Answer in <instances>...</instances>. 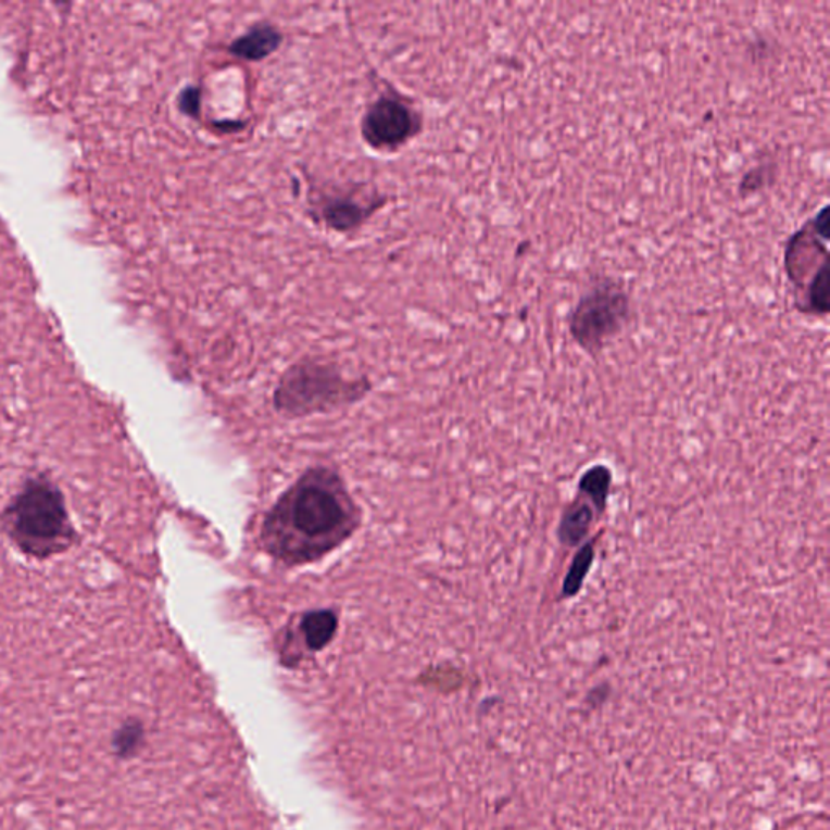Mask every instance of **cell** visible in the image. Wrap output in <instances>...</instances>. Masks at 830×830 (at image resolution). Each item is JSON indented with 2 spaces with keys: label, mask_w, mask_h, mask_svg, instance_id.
<instances>
[{
  "label": "cell",
  "mask_w": 830,
  "mask_h": 830,
  "mask_svg": "<svg viewBox=\"0 0 830 830\" xmlns=\"http://www.w3.org/2000/svg\"><path fill=\"white\" fill-rule=\"evenodd\" d=\"M420 130V114L397 93L380 95L362 115V138L377 151L400 150Z\"/></svg>",
  "instance_id": "5b68a950"
},
{
  "label": "cell",
  "mask_w": 830,
  "mask_h": 830,
  "mask_svg": "<svg viewBox=\"0 0 830 830\" xmlns=\"http://www.w3.org/2000/svg\"><path fill=\"white\" fill-rule=\"evenodd\" d=\"M336 629H338V617L331 611L309 612L301 621L305 644L312 651H319L328 645L335 638Z\"/></svg>",
  "instance_id": "30bf717a"
},
{
  "label": "cell",
  "mask_w": 830,
  "mask_h": 830,
  "mask_svg": "<svg viewBox=\"0 0 830 830\" xmlns=\"http://www.w3.org/2000/svg\"><path fill=\"white\" fill-rule=\"evenodd\" d=\"M177 105H179L183 114L189 115L192 118L200 117V111H202V91L199 87H186L179 93L177 98Z\"/></svg>",
  "instance_id": "5bb4252c"
},
{
  "label": "cell",
  "mask_w": 830,
  "mask_h": 830,
  "mask_svg": "<svg viewBox=\"0 0 830 830\" xmlns=\"http://www.w3.org/2000/svg\"><path fill=\"white\" fill-rule=\"evenodd\" d=\"M144 743V726L137 717L124 720L111 737L112 754L118 759L128 760L140 753Z\"/></svg>",
  "instance_id": "8fae6325"
},
{
  "label": "cell",
  "mask_w": 830,
  "mask_h": 830,
  "mask_svg": "<svg viewBox=\"0 0 830 830\" xmlns=\"http://www.w3.org/2000/svg\"><path fill=\"white\" fill-rule=\"evenodd\" d=\"M612 473L605 466H594L586 470L579 480L581 495L594 506L595 512L604 513L611 493Z\"/></svg>",
  "instance_id": "7c38bea8"
},
{
  "label": "cell",
  "mask_w": 830,
  "mask_h": 830,
  "mask_svg": "<svg viewBox=\"0 0 830 830\" xmlns=\"http://www.w3.org/2000/svg\"><path fill=\"white\" fill-rule=\"evenodd\" d=\"M3 532L10 542L36 559H48L77 539L64 495L48 477H33L3 510Z\"/></svg>",
  "instance_id": "7a4b0ae2"
},
{
  "label": "cell",
  "mask_w": 830,
  "mask_h": 830,
  "mask_svg": "<svg viewBox=\"0 0 830 830\" xmlns=\"http://www.w3.org/2000/svg\"><path fill=\"white\" fill-rule=\"evenodd\" d=\"M385 205L387 197L349 187L318 189L311 193L313 219L341 234L354 232Z\"/></svg>",
  "instance_id": "8992f818"
},
{
  "label": "cell",
  "mask_w": 830,
  "mask_h": 830,
  "mask_svg": "<svg viewBox=\"0 0 830 830\" xmlns=\"http://www.w3.org/2000/svg\"><path fill=\"white\" fill-rule=\"evenodd\" d=\"M592 562H594V546H592V543H588V545L582 546L576 553L571 568H569L568 575H566L565 584H563V595L565 598H573V595L581 591L586 576L591 571Z\"/></svg>",
  "instance_id": "4fadbf2b"
},
{
  "label": "cell",
  "mask_w": 830,
  "mask_h": 830,
  "mask_svg": "<svg viewBox=\"0 0 830 830\" xmlns=\"http://www.w3.org/2000/svg\"><path fill=\"white\" fill-rule=\"evenodd\" d=\"M365 390L367 385L348 380L335 365L304 361L282 375L275 404L282 413L305 415L357 400Z\"/></svg>",
  "instance_id": "3957f363"
},
{
  "label": "cell",
  "mask_w": 830,
  "mask_h": 830,
  "mask_svg": "<svg viewBox=\"0 0 830 830\" xmlns=\"http://www.w3.org/2000/svg\"><path fill=\"white\" fill-rule=\"evenodd\" d=\"M282 39L285 36L278 26L269 22H259L250 26L243 35L237 36L227 51L242 61L260 62L275 54L281 48Z\"/></svg>",
  "instance_id": "ba28073f"
},
{
  "label": "cell",
  "mask_w": 830,
  "mask_h": 830,
  "mask_svg": "<svg viewBox=\"0 0 830 830\" xmlns=\"http://www.w3.org/2000/svg\"><path fill=\"white\" fill-rule=\"evenodd\" d=\"M829 239V206H822V210L815 217L808 221L802 229L796 230L789 239L785 249V272L790 281L795 285L796 299L806 291L812 275L809 269L821 268L828 265V247L826 242Z\"/></svg>",
  "instance_id": "52a82bcc"
},
{
  "label": "cell",
  "mask_w": 830,
  "mask_h": 830,
  "mask_svg": "<svg viewBox=\"0 0 830 830\" xmlns=\"http://www.w3.org/2000/svg\"><path fill=\"white\" fill-rule=\"evenodd\" d=\"M629 316L631 299L620 282L599 279L573 311L569 331L586 352L598 354L621 331Z\"/></svg>",
  "instance_id": "277c9868"
},
{
  "label": "cell",
  "mask_w": 830,
  "mask_h": 830,
  "mask_svg": "<svg viewBox=\"0 0 830 830\" xmlns=\"http://www.w3.org/2000/svg\"><path fill=\"white\" fill-rule=\"evenodd\" d=\"M357 506L328 467H313L266 515L262 542L286 565H305L338 549L357 529Z\"/></svg>",
  "instance_id": "6da1fadb"
},
{
  "label": "cell",
  "mask_w": 830,
  "mask_h": 830,
  "mask_svg": "<svg viewBox=\"0 0 830 830\" xmlns=\"http://www.w3.org/2000/svg\"><path fill=\"white\" fill-rule=\"evenodd\" d=\"M595 510L584 496H579L563 515L558 527L559 542L565 546H576L588 537L594 523Z\"/></svg>",
  "instance_id": "9c48e42d"
}]
</instances>
